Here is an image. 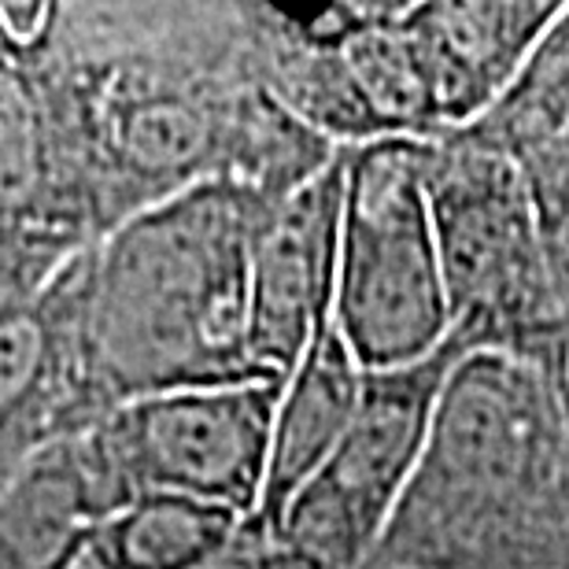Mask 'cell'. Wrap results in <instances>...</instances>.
<instances>
[{
    "label": "cell",
    "mask_w": 569,
    "mask_h": 569,
    "mask_svg": "<svg viewBox=\"0 0 569 569\" xmlns=\"http://www.w3.org/2000/svg\"><path fill=\"white\" fill-rule=\"evenodd\" d=\"M27 60L93 241L208 181L281 200L340 156L259 82L256 4H56Z\"/></svg>",
    "instance_id": "cell-1"
},
{
    "label": "cell",
    "mask_w": 569,
    "mask_h": 569,
    "mask_svg": "<svg viewBox=\"0 0 569 569\" xmlns=\"http://www.w3.org/2000/svg\"><path fill=\"white\" fill-rule=\"evenodd\" d=\"M367 569H569L566 362H455Z\"/></svg>",
    "instance_id": "cell-2"
},
{
    "label": "cell",
    "mask_w": 569,
    "mask_h": 569,
    "mask_svg": "<svg viewBox=\"0 0 569 569\" xmlns=\"http://www.w3.org/2000/svg\"><path fill=\"white\" fill-rule=\"evenodd\" d=\"M270 203L208 181L82 256V345L108 415L159 392L270 381L252 356V244Z\"/></svg>",
    "instance_id": "cell-3"
},
{
    "label": "cell",
    "mask_w": 569,
    "mask_h": 569,
    "mask_svg": "<svg viewBox=\"0 0 569 569\" xmlns=\"http://www.w3.org/2000/svg\"><path fill=\"white\" fill-rule=\"evenodd\" d=\"M429 211L466 351L566 362L569 345L526 167L466 130L429 141Z\"/></svg>",
    "instance_id": "cell-4"
},
{
    "label": "cell",
    "mask_w": 569,
    "mask_h": 569,
    "mask_svg": "<svg viewBox=\"0 0 569 569\" xmlns=\"http://www.w3.org/2000/svg\"><path fill=\"white\" fill-rule=\"evenodd\" d=\"M333 326L362 373L415 367L451 340L429 211V141L345 148Z\"/></svg>",
    "instance_id": "cell-5"
},
{
    "label": "cell",
    "mask_w": 569,
    "mask_h": 569,
    "mask_svg": "<svg viewBox=\"0 0 569 569\" xmlns=\"http://www.w3.org/2000/svg\"><path fill=\"white\" fill-rule=\"evenodd\" d=\"M470 356L448 340L415 367L362 378L356 418L263 540H237L263 569H367L422 462L440 392Z\"/></svg>",
    "instance_id": "cell-6"
},
{
    "label": "cell",
    "mask_w": 569,
    "mask_h": 569,
    "mask_svg": "<svg viewBox=\"0 0 569 569\" xmlns=\"http://www.w3.org/2000/svg\"><path fill=\"white\" fill-rule=\"evenodd\" d=\"M284 381L141 396L89 432L119 492H170L226 507L244 521L263 499L270 432Z\"/></svg>",
    "instance_id": "cell-7"
},
{
    "label": "cell",
    "mask_w": 569,
    "mask_h": 569,
    "mask_svg": "<svg viewBox=\"0 0 569 569\" xmlns=\"http://www.w3.org/2000/svg\"><path fill=\"white\" fill-rule=\"evenodd\" d=\"M82 256L38 303L0 322V488L33 455L108 418L82 345Z\"/></svg>",
    "instance_id": "cell-8"
},
{
    "label": "cell",
    "mask_w": 569,
    "mask_h": 569,
    "mask_svg": "<svg viewBox=\"0 0 569 569\" xmlns=\"http://www.w3.org/2000/svg\"><path fill=\"white\" fill-rule=\"evenodd\" d=\"M345 148L315 181L270 203L252 244V356L270 381H289L337 296Z\"/></svg>",
    "instance_id": "cell-9"
},
{
    "label": "cell",
    "mask_w": 569,
    "mask_h": 569,
    "mask_svg": "<svg viewBox=\"0 0 569 569\" xmlns=\"http://www.w3.org/2000/svg\"><path fill=\"white\" fill-rule=\"evenodd\" d=\"M559 11L562 4L548 0H440L411 8L440 138L496 108Z\"/></svg>",
    "instance_id": "cell-10"
},
{
    "label": "cell",
    "mask_w": 569,
    "mask_h": 569,
    "mask_svg": "<svg viewBox=\"0 0 569 569\" xmlns=\"http://www.w3.org/2000/svg\"><path fill=\"white\" fill-rule=\"evenodd\" d=\"M122 507L89 432L52 443L0 488V569H82Z\"/></svg>",
    "instance_id": "cell-11"
},
{
    "label": "cell",
    "mask_w": 569,
    "mask_h": 569,
    "mask_svg": "<svg viewBox=\"0 0 569 569\" xmlns=\"http://www.w3.org/2000/svg\"><path fill=\"white\" fill-rule=\"evenodd\" d=\"M362 378L367 373L329 318L281 389L274 432H270L263 499H259L256 518L244 521V540H263L289 510L296 492L329 462L356 418Z\"/></svg>",
    "instance_id": "cell-12"
},
{
    "label": "cell",
    "mask_w": 569,
    "mask_h": 569,
    "mask_svg": "<svg viewBox=\"0 0 569 569\" xmlns=\"http://www.w3.org/2000/svg\"><path fill=\"white\" fill-rule=\"evenodd\" d=\"M0 219L56 222L89 237L67 178L52 100L19 49H0Z\"/></svg>",
    "instance_id": "cell-13"
},
{
    "label": "cell",
    "mask_w": 569,
    "mask_h": 569,
    "mask_svg": "<svg viewBox=\"0 0 569 569\" xmlns=\"http://www.w3.org/2000/svg\"><path fill=\"white\" fill-rule=\"evenodd\" d=\"M244 518L203 499L152 492L97 532L82 569H211L233 555Z\"/></svg>",
    "instance_id": "cell-14"
},
{
    "label": "cell",
    "mask_w": 569,
    "mask_h": 569,
    "mask_svg": "<svg viewBox=\"0 0 569 569\" xmlns=\"http://www.w3.org/2000/svg\"><path fill=\"white\" fill-rule=\"evenodd\" d=\"M415 4H359L340 52L381 138H440L429 67L411 27Z\"/></svg>",
    "instance_id": "cell-15"
},
{
    "label": "cell",
    "mask_w": 569,
    "mask_h": 569,
    "mask_svg": "<svg viewBox=\"0 0 569 569\" xmlns=\"http://www.w3.org/2000/svg\"><path fill=\"white\" fill-rule=\"evenodd\" d=\"M569 127V4H562L551 27L532 44L518 78L496 100V108L466 127L499 152L529 163L543 148H551Z\"/></svg>",
    "instance_id": "cell-16"
},
{
    "label": "cell",
    "mask_w": 569,
    "mask_h": 569,
    "mask_svg": "<svg viewBox=\"0 0 569 569\" xmlns=\"http://www.w3.org/2000/svg\"><path fill=\"white\" fill-rule=\"evenodd\" d=\"M86 248L93 241L71 226L0 219V322L38 303Z\"/></svg>",
    "instance_id": "cell-17"
},
{
    "label": "cell",
    "mask_w": 569,
    "mask_h": 569,
    "mask_svg": "<svg viewBox=\"0 0 569 569\" xmlns=\"http://www.w3.org/2000/svg\"><path fill=\"white\" fill-rule=\"evenodd\" d=\"M540 203V230H543V256H548V274L559 303L562 333L569 345V181L559 186H532Z\"/></svg>",
    "instance_id": "cell-18"
},
{
    "label": "cell",
    "mask_w": 569,
    "mask_h": 569,
    "mask_svg": "<svg viewBox=\"0 0 569 569\" xmlns=\"http://www.w3.org/2000/svg\"><path fill=\"white\" fill-rule=\"evenodd\" d=\"M521 167H526L532 186H559V181H569V127L551 148H543L540 156H532Z\"/></svg>",
    "instance_id": "cell-19"
},
{
    "label": "cell",
    "mask_w": 569,
    "mask_h": 569,
    "mask_svg": "<svg viewBox=\"0 0 569 569\" xmlns=\"http://www.w3.org/2000/svg\"><path fill=\"white\" fill-rule=\"evenodd\" d=\"M211 569H263V566H259V562L252 559V555H248V551L241 548V543H237L233 555H226V559H222L219 566H211Z\"/></svg>",
    "instance_id": "cell-20"
},
{
    "label": "cell",
    "mask_w": 569,
    "mask_h": 569,
    "mask_svg": "<svg viewBox=\"0 0 569 569\" xmlns=\"http://www.w3.org/2000/svg\"><path fill=\"white\" fill-rule=\"evenodd\" d=\"M0 49H16V44L8 41V33H4V27H0Z\"/></svg>",
    "instance_id": "cell-21"
},
{
    "label": "cell",
    "mask_w": 569,
    "mask_h": 569,
    "mask_svg": "<svg viewBox=\"0 0 569 569\" xmlns=\"http://www.w3.org/2000/svg\"><path fill=\"white\" fill-rule=\"evenodd\" d=\"M566 403H569V359H566Z\"/></svg>",
    "instance_id": "cell-22"
}]
</instances>
